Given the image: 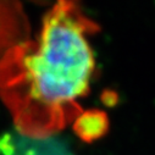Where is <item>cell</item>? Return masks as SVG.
<instances>
[{
    "mask_svg": "<svg viewBox=\"0 0 155 155\" xmlns=\"http://www.w3.org/2000/svg\"><path fill=\"white\" fill-rule=\"evenodd\" d=\"M100 27L76 2L56 3L43 17L37 39L12 48L0 62V99L16 130L47 139L83 110L95 70L88 35Z\"/></svg>",
    "mask_w": 155,
    "mask_h": 155,
    "instance_id": "cell-1",
    "label": "cell"
},
{
    "mask_svg": "<svg viewBox=\"0 0 155 155\" xmlns=\"http://www.w3.org/2000/svg\"><path fill=\"white\" fill-rule=\"evenodd\" d=\"M31 26L18 2H0V62L21 43L29 41Z\"/></svg>",
    "mask_w": 155,
    "mask_h": 155,
    "instance_id": "cell-2",
    "label": "cell"
},
{
    "mask_svg": "<svg viewBox=\"0 0 155 155\" xmlns=\"http://www.w3.org/2000/svg\"><path fill=\"white\" fill-rule=\"evenodd\" d=\"M73 132L81 140L93 143L101 139L109 131L110 122L106 112L98 109L82 111L72 122Z\"/></svg>",
    "mask_w": 155,
    "mask_h": 155,
    "instance_id": "cell-3",
    "label": "cell"
}]
</instances>
